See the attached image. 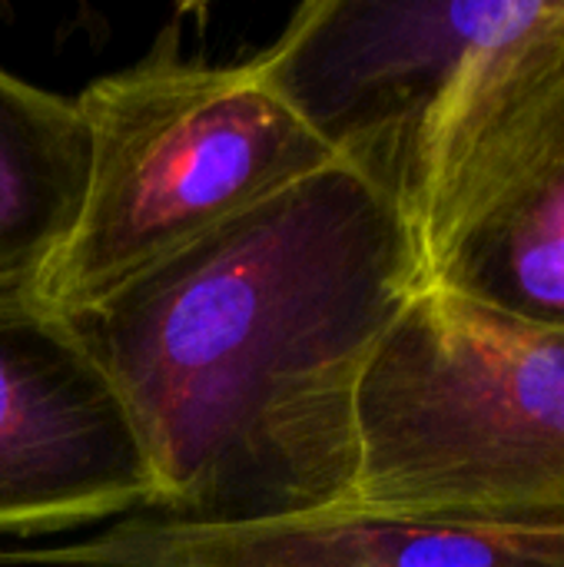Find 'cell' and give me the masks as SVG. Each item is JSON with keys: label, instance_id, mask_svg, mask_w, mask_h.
<instances>
[{"label": "cell", "instance_id": "obj_1", "mask_svg": "<svg viewBox=\"0 0 564 567\" xmlns=\"http://www.w3.org/2000/svg\"><path fill=\"white\" fill-rule=\"evenodd\" d=\"M419 286L399 203L332 163L70 319L133 412L156 515L249 525L352 502L359 379Z\"/></svg>", "mask_w": 564, "mask_h": 567}, {"label": "cell", "instance_id": "obj_2", "mask_svg": "<svg viewBox=\"0 0 564 567\" xmlns=\"http://www.w3.org/2000/svg\"><path fill=\"white\" fill-rule=\"evenodd\" d=\"M83 189L33 292L76 316L289 186L339 163L249 60L206 63L166 27L73 96Z\"/></svg>", "mask_w": 564, "mask_h": 567}, {"label": "cell", "instance_id": "obj_3", "mask_svg": "<svg viewBox=\"0 0 564 567\" xmlns=\"http://www.w3.org/2000/svg\"><path fill=\"white\" fill-rule=\"evenodd\" d=\"M356 508L564 522V329L419 286L356 392Z\"/></svg>", "mask_w": 564, "mask_h": 567}, {"label": "cell", "instance_id": "obj_4", "mask_svg": "<svg viewBox=\"0 0 564 567\" xmlns=\"http://www.w3.org/2000/svg\"><path fill=\"white\" fill-rule=\"evenodd\" d=\"M562 0H312L253 63L346 166L412 226L425 176L502 60Z\"/></svg>", "mask_w": 564, "mask_h": 567}, {"label": "cell", "instance_id": "obj_5", "mask_svg": "<svg viewBox=\"0 0 564 567\" xmlns=\"http://www.w3.org/2000/svg\"><path fill=\"white\" fill-rule=\"evenodd\" d=\"M422 286L564 329V0L439 150L412 209Z\"/></svg>", "mask_w": 564, "mask_h": 567}, {"label": "cell", "instance_id": "obj_6", "mask_svg": "<svg viewBox=\"0 0 564 567\" xmlns=\"http://www.w3.org/2000/svg\"><path fill=\"white\" fill-rule=\"evenodd\" d=\"M160 512L133 412L70 316L0 286V535Z\"/></svg>", "mask_w": 564, "mask_h": 567}, {"label": "cell", "instance_id": "obj_7", "mask_svg": "<svg viewBox=\"0 0 564 567\" xmlns=\"http://www.w3.org/2000/svg\"><path fill=\"white\" fill-rule=\"evenodd\" d=\"M0 567H564V522L412 518L356 505L249 525L133 515Z\"/></svg>", "mask_w": 564, "mask_h": 567}, {"label": "cell", "instance_id": "obj_8", "mask_svg": "<svg viewBox=\"0 0 564 567\" xmlns=\"http://www.w3.org/2000/svg\"><path fill=\"white\" fill-rule=\"evenodd\" d=\"M83 126L70 96L0 66V286H33L73 223Z\"/></svg>", "mask_w": 564, "mask_h": 567}]
</instances>
